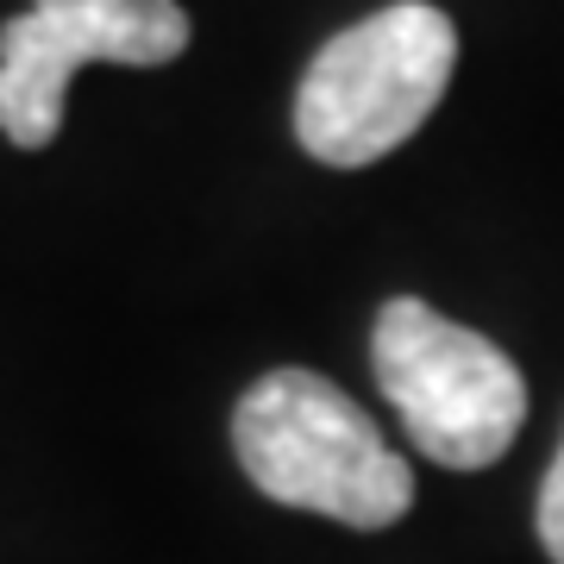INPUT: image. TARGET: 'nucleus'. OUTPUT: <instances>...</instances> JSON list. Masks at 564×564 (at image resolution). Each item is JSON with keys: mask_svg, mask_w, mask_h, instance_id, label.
<instances>
[{"mask_svg": "<svg viewBox=\"0 0 564 564\" xmlns=\"http://www.w3.org/2000/svg\"><path fill=\"white\" fill-rule=\"evenodd\" d=\"M245 477L282 508H307L358 533L395 527L414 508V470L339 383L314 370H270L232 408Z\"/></svg>", "mask_w": 564, "mask_h": 564, "instance_id": "obj_1", "label": "nucleus"}, {"mask_svg": "<svg viewBox=\"0 0 564 564\" xmlns=\"http://www.w3.org/2000/svg\"><path fill=\"white\" fill-rule=\"evenodd\" d=\"M458 69V25L426 0H395L321 44L295 88V139L333 170H364L426 126Z\"/></svg>", "mask_w": 564, "mask_h": 564, "instance_id": "obj_2", "label": "nucleus"}, {"mask_svg": "<svg viewBox=\"0 0 564 564\" xmlns=\"http://www.w3.org/2000/svg\"><path fill=\"white\" fill-rule=\"evenodd\" d=\"M370 370L408 440L445 470H484L527 421V383L496 339L445 321L440 307L395 295L370 333Z\"/></svg>", "mask_w": 564, "mask_h": 564, "instance_id": "obj_3", "label": "nucleus"}, {"mask_svg": "<svg viewBox=\"0 0 564 564\" xmlns=\"http://www.w3.org/2000/svg\"><path fill=\"white\" fill-rule=\"evenodd\" d=\"M188 51V13L176 0H32L0 25V132L20 151H44L63 126L69 76L88 63H170Z\"/></svg>", "mask_w": 564, "mask_h": 564, "instance_id": "obj_4", "label": "nucleus"}, {"mask_svg": "<svg viewBox=\"0 0 564 564\" xmlns=\"http://www.w3.org/2000/svg\"><path fill=\"white\" fill-rule=\"evenodd\" d=\"M540 545H545L552 564H564V445H558V458H552V470H545V484H540Z\"/></svg>", "mask_w": 564, "mask_h": 564, "instance_id": "obj_5", "label": "nucleus"}]
</instances>
